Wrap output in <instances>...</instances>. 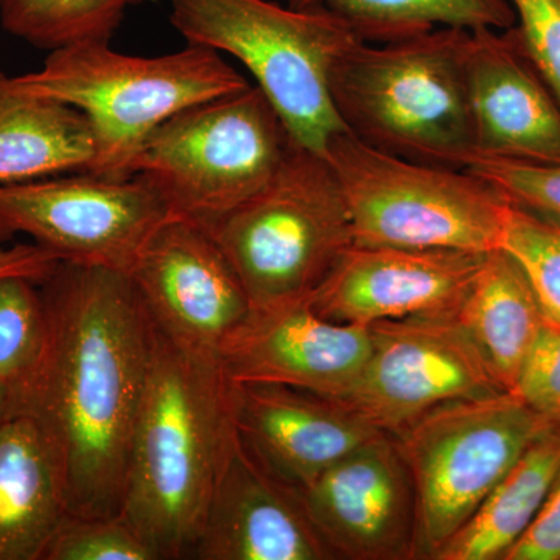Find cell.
Masks as SVG:
<instances>
[{
  "label": "cell",
  "instance_id": "obj_1",
  "mask_svg": "<svg viewBox=\"0 0 560 560\" xmlns=\"http://www.w3.org/2000/svg\"><path fill=\"white\" fill-rule=\"evenodd\" d=\"M39 290L46 348L13 415L31 416L54 444L70 515H119L156 326L125 272L61 261Z\"/></svg>",
  "mask_w": 560,
  "mask_h": 560
},
{
  "label": "cell",
  "instance_id": "obj_24",
  "mask_svg": "<svg viewBox=\"0 0 560 560\" xmlns=\"http://www.w3.org/2000/svg\"><path fill=\"white\" fill-rule=\"evenodd\" d=\"M145 0H0L3 31L33 47L57 50L110 40L128 11Z\"/></svg>",
  "mask_w": 560,
  "mask_h": 560
},
{
  "label": "cell",
  "instance_id": "obj_17",
  "mask_svg": "<svg viewBox=\"0 0 560 560\" xmlns=\"http://www.w3.org/2000/svg\"><path fill=\"white\" fill-rule=\"evenodd\" d=\"M234 416L250 458L294 490L385 433L345 401L275 383H235Z\"/></svg>",
  "mask_w": 560,
  "mask_h": 560
},
{
  "label": "cell",
  "instance_id": "obj_26",
  "mask_svg": "<svg viewBox=\"0 0 560 560\" xmlns=\"http://www.w3.org/2000/svg\"><path fill=\"white\" fill-rule=\"evenodd\" d=\"M500 249L525 271L547 323L560 326V228L511 205Z\"/></svg>",
  "mask_w": 560,
  "mask_h": 560
},
{
  "label": "cell",
  "instance_id": "obj_33",
  "mask_svg": "<svg viewBox=\"0 0 560 560\" xmlns=\"http://www.w3.org/2000/svg\"><path fill=\"white\" fill-rule=\"evenodd\" d=\"M13 415V399L9 389L0 386V422Z\"/></svg>",
  "mask_w": 560,
  "mask_h": 560
},
{
  "label": "cell",
  "instance_id": "obj_32",
  "mask_svg": "<svg viewBox=\"0 0 560 560\" xmlns=\"http://www.w3.org/2000/svg\"><path fill=\"white\" fill-rule=\"evenodd\" d=\"M61 264L60 257L35 245H14L7 248L0 243V278L21 276L33 282H44Z\"/></svg>",
  "mask_w": 560,
  "mask_h": 560
},
{
  "label": "cell",
  "instance_id": "obj_7",
  "mask_svg": "<svg viewBox=\"0 0 560 560\" xmlns=\"http://www.w3.org/2000/svg\"><path fill=\"white\" fill-rule=\"evenodd\" d=\"M209 231L253 311L311 300L353 245L334 167L324 154L296 142L271 183Z\"/></svg>",
  "mask_w": 560,
  "mask_h": 560
},
{
  "label": "cell",
  "instance_id": "obj_16",
  "mask_svg": "<svg viewBox=\"0 0 560 560\" xmlns=\"http://www.w3.org/2000/svg\"><path fill=\"white\" fill-rule=\"evenodd\" d=\"M466 79L475 160L560 164V103L515 25L470 31Z\"/></svg>",
  "mask_w": 560,
  "mask_h": 560
},
{
  "label": "cell",
  "instance_id": "obj_4",
  "mask_svg": "<svg viewBox=\"0 0 560 560\" xmlns=\"http://www.w3.org/2000/svg\"><path fill=\"white\" fill-rule=\"evenodd\" d=\"M110 40L51 50L43 68L11 77L18 90L68 103L90 120L94 175L128 178L145 140L164 121L198 103L242 91L249 81L219 51L187 44L160 57H135Z\"/></svg>",
  "mask_w": 560,
  "mask_h": 560
},
{
  "label": "cell",
  "instance_id": "obj_8",
  "mask_svg": "<svg viewBox=\"0 0 560 560\" xmlns=\"http://www.w3.org/2000/svg\"><path fill=\"white\" fill-rule=\"evenodd\" d=\"M324 156L340 183L357 245L500 249L511 202L475 173L401 160L348 131L330 140Z\"/></svg>",
  "mask_w": 560,
  "mask_h": 560
},
{
  "label": "cell",
  "instance_id": "obj_15",
  "mask_svg": "<svg viewBox=\"0 0 560 560\" xmlns=\"http://www.w3.org/2000/svg\"><path fill=\"white\" fill-rule=\"evenodd\" d=\"M370 350V327L334 323L298 301L250 312L219 359L237 385L275 383L341 399Z\"/></svg>",
  "mask_w": 560,
  "mask_h": 560
},
{
  "label": "cell",
  "instance_id": "obj_3",
  "mask_svg": "<svg viewBox=\"0 0 560 560\" xmlns=\"http://www.w3.org/2000/svg\"><path fill=\"white\" fill-rule=\"evenodd\" d=\"M469 35L467 28L441 27L390 43H353L329 77L346 131L401 160L467 171L475 160Z\"/></svg>",
  "mask_w": 560,
  "mask_h": 560
},
{
  "label": "cell",
  "instance_id": "obj_23",
  "mask_svg": "<svg viewBox=\"0 0 560 560\" xmlns=\"http://www.w3.org/2000/svg\"><path fill=\"white\" fill-rule=\"evenodd\" d=\"M326 11L364 43H390L441 27L506 31L517 22L510 0H285Z\"/></svg>",
  "mask_w": 560,
  "mask_h": 560
},
{
  "label": "cell",
  "instance_id": "obj_9",
  "mask_svg": "<svg viewBox=\"0 0 560 560\" xmlns=\"http://www.w3.org/2000/svg\"><path fill=\"white\" fill-rule=\"evenodd\" d=\"M550 419L511 390L440 405L393 434L416 492V559H431L511 470Z\"/></svg>",
  "mask_w": 560,
  "mask_h": 560
},
{
  "label": "cell",
  "instance_id": "obj_10",
  "mask_svg": "<svg viewBox=\"0 0 560 560\" xmlns=\"http://www.w3.org/2000/svg\"><path fill=\"white\" fill-rule=\"evenodd\" d=\"M168 217L139 176L83 172L0 186V243L27 235L61 261L125 275Z\"/></svg>",
  "mask_w": 560,
  "mask_h": 560
},
{
  "label": "cell",
  "instance_id": "obj_18",
  "mask_svg": "<svg viewBox=\"0 0 560 560\" xmlns=\"http://www.w3.org/2000/svg\"><path fill=\"white\" fill-rule=\"evenodd\" d=\"M190 559L331 560L296 490L275 480L235 442Z\"/></svg>",
  "mask_w": 560,
  "mask_h": 560
},
{
  "label": "cell",
  "instance_id": "obj_11",
  "mask_svg": "<svg viewBox=\"0 0 560 560\" xmlns=\"http://www.w3.org/2000/svg\"><path fill=\"white\" fill-rule=\"evenodd\" d=\"M359 381L341 401L396 434L440 405L503 393L455 311L377 320Z\"/></svg>",
  "mask_w": 560,
  "mask_h": 560
},
{
  "label": "cell",
  "instance_id": "obj_28",
  "mask_svg": "<svg viewBox=\"0 0 560 560\" xmlns=\"http://www.w3.org/2000/svg\"><path fill=\"white\" fill-rule=\"evenodd\" d=\"M467 171L488 180L515 208L560 228V164L480 158Z\"/></svg>",
  "mask_w": 560,
  "mask_h": 560
},
{
  "label": "cell",
  "instance_id": "obj_6",
  "mask_svg": "<svg viewBox=\"0 0 560 560\" xmlns=\"http://www.w3.org/2000/svg\"><path fill=\"white\" fill-rule=\"evenodd\" d=\"M294 140L257 84L164 121L132 161L172 217L210 228L264 190Z\"/></svg>",
  "mask_w": 560,
  "mask_h": 560
},
{
  "label": "cell",
  "instance_id": "obj_5",
  "mask_svg": "<svg viewBox=\"0 0 560 560\" xmlns=\"http://www.w3.org/2000/svg\"><path fill=\"white\" fill-rule=\"evenodd\" d=\"M173 27L187 44L242 62L278 110L291 138L326 154L346 131L331 102V66L361 40L326 11L272 0H168Z\"/></svg>",
  "mask_w": 560,
  "mask_h": 560
},
{
  "label": "cell",
  "instance_id": "obj_19",
  "mask_svg": "<svg viewBox=\"0 0 560 560\" xmlns=\"http://www.w3.org/2000/svg\"><path fill=\"white\" fill-rule=\"evenodd\" d=\"M69 515L54 444L28 415L0 422V560H43Z\"/></svg>",
  "mask_w": 560,
  "mask_h": 560
},
{
  "label": "cell",
  "instance_id": "obj_20",
  "mask_svg": "<svg viewBox=\"0 0 560 560\" xmlns=\"http://www.w3.org/2000/svg\"><path fill=\"white\" fill-rule=\"evenodd\" d=\"M94 158L80 109L18 90L0 70V186L90 172Z\"/></svg>",
  "mask_w": 560,
  "mask_h": 560
},
{
  "label": "cell",
  "instance_id": "obj_29",
  "mask_svg": "<svg viewBox=\"0 0 560 560\" xmlns=\"http://www.w3.org/2000/svg\"><path fill=\"white\" fill-rule=\"evenodd\" d=\"M511 393L530 410L560 423V326L545 323Z\"/></svg>",
  "mask_w": 560,
  "mask_h": 560
},
{
  "label": "cell",
  "instance_id": "obj_25",
  "mask_svg": "<svg viewBox=\"0 0 560 560\" xmlns=\"http://www.w3.org/2000/svg\"><path fill=\"white\" fill-rule=\"evenodd\" d=\"M46 338L39 283L21 276L0 278V386L11 399L38 368Z\"/></svg>",
  "mask_w": 560,
  "mask_h": 560
},
{
  "label": "cell",
  "instance_id": "obj_27",
  "mask_svg": "<svg viewBox=\"0 0 560 560\" xmlns=\"http://www.w3.org/2000/svg\"><path fill=\"white\" fill-rule=\"evenodd\" d=\"M43 560H160L124 515H68Z\"/></svg>",
  "mask_w": 560,
  "mask_h": 560
},
{
  "label": "cell",
  "instance_id": "obj_22",
  "mask_svg": "<svg viewBox=\"0 0 560 560\" xmlns=\"http://www.w3.org/2000/svg\"><path fill=\"white\" fill-rule=\"evenodd\" d=\"M560 471V423L545 431L501 478L433 560H497L511 550Z\"/></svg>",
  "mask_w": 560,
  "mask_h": 560
},
{
  "label": "cell",
  "instance_id": "obj_14",
  "mask_svg": "<svg viewBox=\"0 0 560 560\" xmlns=\"http://www.w3.org/2000/svg\"><path fill=\"white\" fill-rule=\"evenodd\" d=\"M485 257L466 250L353 243L308 304L323 318L363 327L455 311Z\"/></svg>",
  "mask_w": 560,
  "mask_h": 560
},
{
  "label": "cell",
  "instance_id": "obj_30",
  "mask_svg": "<svg viewBox=\"0 0 560 560\" xmlns=\"http://www.w3.org/2000/svg\"><path fill=\"white\" fill-rule=\"evenodd\" d=\"M526 54L560 103V0H510Z\"/></svg>",
  "mask_w": 560,
  "mask_h": 560
},
{
  "label": "cell",
  "instance_id": "obj_13",
  "mask_svg": "<svg viewBox=\"0 0 560 560\" xmlns=\"http://www.w3.org/2000/svg\"><path fill=\"white\" fill-rule=\"evenodd\" d=\"M296 493L335 559H416L415 485L393 434L360 445Z\"/></svg>",
  "mask_w": 560,
  "mask_h": 560
},
{
  "label": "cell",
  "instance_id": "obj_21",
  "mask_svg": "<svg viewBox=\"0 0 560 560\" xmlns=\"http://www.w3.org/2000/svg\"><path fill=\"white\" fill-rule=\"evenodd\" d=\"M455 316L503 389L514 388L523 361L547 323L517 260L504 249L486 254Z\"/></svg>",
  "mask_w": 560,
  "mask_h": 560
},
{
  "label": "cell",
  "instance_id": "obj_31",
  "mask_svg": "<svg viewBox=\"0 0 560 560\" xmlns=\"http://www.w3.org/2000/svg\"><path fill=\"white\" fill-rule=\"evenodd\" d=\"M503 560H560V471L536 517Z\"/></svg>",
  "mask_w": 560,
  "mask_h": 560
},
{
  "label": "cell",
  "instance_id": "obj_2",
  "mask_svg": "<svg viewBox=\"0 0 560 560\" xmlns=\"http://www.w3.org/2000/svg\"><path fill=\"white\" fill-rule=\"evenodd\" d=\"M234 393L219 357L180 348L158 330L120 515L160 560L190 559L237 442Z\"/></svg>",
  "mask_w": 560,
  "mask_h": 560
},
{
  "label": "cell",
  "instance_id": "obj_12",
  "mask_svg": "<svg viewBox=\"0 0 560 560\" xmlns=\"http://www.w3.org/2000/svg\"><path fill=\"white\" fill-rule=\"evenodd\" d=\"M130 278L156 329L194 352L220 357L253 312L212 232L179 217L154 231Z\"/></svg>",
  "mask_w": 560,
  "mask_h": 560
}]
</instances>
